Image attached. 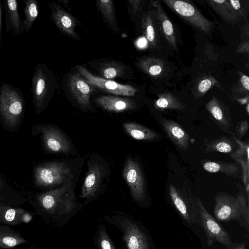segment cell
Here are the masks:
<instances>
[{
    "instance_id": "obj_1",
    "label": "cell",
    "mask_w": 249,
    "mask_h": 249,
    "mask_svg": "<svg viewBox=\"0 0 249 249\" xmlns=\"http://www.w3.org/2000/svg\"><path fill=\"white\" fill-rule=\"evenodd\" d=\"M82 160H63L45 163L34 170L36 184L41 187L55 186L76 181Z\"/></svg>"
},
{
    "instance_id": "obj_2",
    "label": "cell",
    "mask_w": 249,
    "mask_h": 249,
    "mask_svg": "<svg viewBox=\"0 0 249 249\" xmlns=\"http://www.w3.org/2000/svg\"><path fill=\"white\" fill-rule=\"evenodd\" d=\"M73 185V182L68 181L58 188L40 194L37 196L40 206L46 213L57 218L71 215L79 206Z\"/></svg>"
},
{
    "instance_id": "obj_3",
    "label": "cell",
    "mask_w": 249,
    "mask_h": 249,
    "mask_svg": "<svg viewBox=\"0 0 249 249\" xmlns=\"http://www.w3.org/2000/svg\"><path fill=\"white\" fill-rule=\"evenodd\" d=\"M213 214L218 221H237L249 229V204L242 194L236 197L223 193L217 194L215 196Z\"/></svg>"
},
{
    "instance_id": "obj_4",
    "label": "cell",
    "mask_w": 249,
    "mask_h": 249,
    "mask_svg": "<svg viewBox=\"0 0 249 249\" xmlns=\"http://www.w3.org/2000/svg\"><path fill=\"white\" fill-rule=\"evenodd\" d=\"M106 161L100 156L92 155L88 160V169L84 179L80 197L90 200L95 198L103 190L109 175Z\"/></svg>"
},
{
    "instance_id": "obj_5",
    "label": "cell",
    "mask_w": 249,
    "mask_h": 249,
    "mask_svg": "<svg viewBox=\"0 0 249 249\" xmlns=\"http://www.w3.org/2000/svg\"><path fill=\"white\" fill-rule=\"evenodd\" d=\"M198 209V221L207 237V245L211 246L215 242H219L228 249H244V243L233 242L229 233L218 221L207 211L198 198H196Z\"/></svg>"
},
{
    "instance_id": "obj_6",
    "label": "cell",
    "mask_w": 249,
    "mask_h": 249,
    "mask_svg": "<svg viewBox=\"0 0 249 249\" xmlns=\"http://www.w3.org/2000/svg\"><path fill=\"white\" fill-rule=\"evenodd\" d=\"M55 87V79L52 71L44 64H38L32 80V91L36 107H42Z\"/></svg>"
},
{
    "instance_id": "obj_7",
    "label": "cell",
    "mask_w": 249,
    "mask_h": 249,
    "mask_svg": "<svg viewBox=\"0 0 249 249\" xmlns=\"http://www.w3.org/2000/svg\"><path fill=\"white\" fill-rule=\"evenodd\" d=\"M23 110L22 100L16 90L3 83L0 88V112L7 124L14 126Z\"/></svg>"
},
{
    "instance_id": "obj_8",
    "label": "cell",
    "mask_w": 249,
    "mask_h": 249,
    "mask_svg": "<svg viewBox=\"0 0 249 249\" xmlns=\"http://www.w3.org/2000/svg\"><path fill=\"white\" fill-rule=\"evenodd\" d=\"M122 176L133 200L137 203L143 201L146 196L144 178L139 163L131 156L126 158Z\"/></svg>"
},
{
    "instance_id": "obj_9",
    "label": "cell",
    "mask_w": 249,
    "mask_h": 249,
    "mask_svg": "<svg viewBox=\"0 0 249 249\" xmlns=\"http://www.w3.org/2000/svg\"><path fill=\"white\" fill-rule=\"evenodd\" d=\"M76 68L78 72L89 85L105 92L118 96L132 97L138 91L131 85L120 84L94 75L81 65L77 66Z\"/></svg>"
},
{
    "instance_id": "obj_10",
    "label": "cell",
    "mask_w": 249,
    "mask_h": 249,
    "mask_svg": "<svg viewBox=\"0 0 249 249\" xmlns=\"http://www.w3.org/2000/svg\"><path fill=\"white\" fill-rule=\"evenodd\" d=\"M116 225L122 231L127 249H150L148 238L140 227L131 218L119 215Z\"/></svg>"
},
{
    "instance_id": "obj_11",
    "label": "cell",
    "mask_w": 249,
    "mask_h": 249,
    "mask_svg": "<svg viewBox=\"0 0 249 249\" xmlns=\"http://www.w3.org/2000/svg\"><path fill=\"white\" fill-rule=\"evenodd\" d=\"M163 1L184 20L202 32L208 34L211 31L212 22L190 3L176 0H165Z\"/></svg>"
},
{
    "instance_id": "obj_12",
    "label": "cell",
    "mask_w": 249,
    "mask_h": 249,
    "mask_svg": "<svg viewBox=\"0 0 249 249\" xmlns=\"http://www.w3.org/2000/svg\"><path fill=\"white\" fill-rule=\"evenodd\" d=\"M68 87L71 95L79 106L84 109L90 108V98L92 87L78 72L70 75Z\"/></svg>"
},
{
    "instance_id": "obj_13",
    "label": "cell",
    "mask_w": 249,
    "mask_h": 249,
    "mask_svg": "<svg viewBox=\"0 0 249 249\" xmlns=\"http://www.w3.org/2000/svg\"><path fill=\"white\" fill-rule=\"evenodd\" d=\"M40 130L45 147L49 151L68 154L71 150V142L59 129L52 126H42Z\"/></svg>"
},
{
    "instance_id": "obj_14",
    "label": "cell",
    "mask_w": 249,
    "mask_h": 249,
    "mask_svg": "<svg viewBox=\"0 0 249 249\" xmlns=\"http://www.w3.org/2000/svg\"><path fill=\"white\" fill-rule=\"evenodd\" d=\"M49 5L52 10V18L59 30L71 38L80 39L75 31L76 22L74 17L55 2Z\"/></svg>"
},
{
    "instance_id": "obj_15",
    "label": "cell",
    "mask_w": 249,
    "mask_h": 249,
    "mask_svg": "<svg viewBox=\"0 0 249 249\" xmlns=\"http://www.w3.org/2000/svg\"><path fill=\"white\" fill-rule=\"evenodd\" d=\"M169 194L174 206L183 220L189 224H198L197 204H189L173 185L169 187Z\"/></svg>"
},
{
    "instance_id": "obj_16",
    "label": "cell",
    "mask_w": 249,
    "mask_h": 249,
    "mask_svg": "<svg viewBox=\"0 0 249 249\" xmlns=\"http://www.w3.org/2000/svg\"><path fill=\"white\" fill-rule=\"evenodd\" d=\"M96 104L105 110L115 112H122L134 109L135 101L129 97L118 96L102 95L95 99Z\"/></svg>"
},
{
    "instance_id": "obj_17",
    "label": "cell",
    "mask_w": 249,
    "mask_h": 249,
    "mask_svg": "<svg viewBox=\"0 0 249 249\" xmlns=\"http://www.w3.org/2000/svg\"><path fill=\"white\" fill-rule=\"evenodd\" d=\"M142 27L149 46L154 49L157 46L161 30L154 10L148 11L142 15Z\"/></svg>"
},
{
    "instance_id": "obj_18",
    "label": "cell",
    "mask_w": 249,
    "mask_h": 249,
    "mask_svg": "<svg viewBox=\"0 0 249 249\" xmlns=\"http://www.w3.org/2000/svg\"><path fill=\"white\" fill-rule=\"evenodd\" d=\"M160 122L169 138L179 148L185 150L188 148L189 136L180 125L165 118Z\"/></svg>"
},
{
    "instance_id": "obj_19",
    "label": "cell",
    "mask_w": 249,
    "mask_h": 249,
    "mask_svg": "<svg viewBox=\"0 0 249 249\" xmlns=\"http://www.w3.org/2000/svg\"><path fill=\"white\" fill-rule=\"evenodd\" d=\"M96 67L99 77L105 79L124 78L128 74V66L118 61L107 60L98 62Z\"/></svg>"
},
{
    "instance_id": "obj_20",
    "label": "cell",
    "mask_w": 249,
    "mask_h": 249,
    "mask_svg": "<svg viewBox=\"0 0 249 249\" xmlns=\"http://www.w3.org/2000/svg\"><path fill=\"white\" fill-rule=\"evenodd\" d=\"M235 142L238 145V148L231 154V157L239 163L242 169L243 180L246 185L247 197L249 199V142H243L238 139L233 134Z\"/></svg>"
},
{
    "instance_id": "obj_21",
    "label": "cell",
    "mask_w": 249,
    "mask_h": 249,
    "mask_svg": "<svg viewBox=\"0 0 249 249\" xmlns=\"http://www.w3.org/2000/svg\"><path fill=\"white\" fill-rule=\"evenodd\" d=\"M155 9L160 29L170 45L177 49V41L175 33L171 21L165 13L159 2L157 0L150 1Z\"/></svg>"
},
{
    "instance_id": "obj_22",
    "label": "cell",
    "mask_w": 249,
    "mask_h": 249,
    "mask_svg": "<svg viewBox=\"0 0 249 249\" xmlns=\"http://www.w3.org/2000/svg\"><path fill=\"white\" fill-rule=\"evenodd\" d=\"M4 2L6 11V31L12 29L16 35L20 34L24 28L19 17L17 1L7 0Z\"/></svg>"
},
{
    "instance_id": "obj_23",
    "label": "cell",
    "mask_w": 249,
    "mask_h": 249,
    "mask_svg": "<svg viewBox=\"0 0 249 249\" xmlns=\"http://www.w3.org/2000/svg\"><path fill=\"white\" fill-rule=\"evenodd\" d=\"M32 219L31 214L22 209L0 208V221L2 222L16 225L21 222L28 223Z\"/></svg>"
},
{
    "instance_id": "obj_24",
    "label": "cell",
    "mask_w": 249,
    "mask_h": 249,
    "mask_svg": "<svg viewBox=\"0 0 249 249\" xmlns=\"http://www.w3.org/2000/svg\"><path fill=\"white\" fill-rule=\"evenodd\" d=\"M123 127L125 131L136 140L152 141L159 138V135L156 132L135 123H124L123 124Z\"/></svg>"
},
{
    "instance_id": "obj_25",
    "label": "cell",
    "mask_w": 249,
    "mask_h": 249,
    "mask_svg": "<svg viewBox=\"0 0 249 249\" xmlns=\"http://www.w3.org/2000/svg\"><path fill=\"white\" fill-rule=\"evenodd\" d=\"M27 243L28 241L13 229L6 226H0V248L12 249Z\"/></svg>"
},
{
    "instance_id": "obj_26",
    "label": "cell",
    "mask_w": 249,
    "mask_h": 249,
    "mask_svg": "<svg viewBox=\"0 0 249 249\" xmlns=\"http://www.w3.org/2000/svg\"><path fill=\"white\" fill-rule=\"evenodd\" d=\"M96 4L104 21L114 33L118 32L119 29L117 24L113 1L96 0Z\"/></svg>"
},
{
    "instance_id": "obj_27",
    "label": "cell",
    "mask_w": 249,
    "mask_h": 249,
    "mask_svg": "<svg viewBox=\"0 0 249 249\" xmlns=\"http://www.w3.org/2000/svg\"><path fill=\"white\" fill-rule=\"evenodd\" d=\"M203 167L207 172L223 173L230 177L235 176L239 172L238 165L233 163L209 161L203 164Z\"/></svg>"
},
{
    "instance_id": "obj_28",
    "label": "cell",
    "mask_w": 249,
    "mask_h": 249,
    "mask_svg": "<svg viewBox=\"0 0 249 249\" xmlns=\"http://www.w3.org/2000/svg\"><path fill=\"white\" fill-rule=\"evenodd\" d=\"M235 146L232 142L227 137H222L210 142L207 144L205 152H219L224 153L232 152Z\"/></svg>"
},
{
    "instance_id": "obj_29",
    "label": "cell",
    "mask_w": 249,
    "mask_h": 249,
    "mask_svg": "<svg viewBox=\"0 0 249 249\" xmlns=\"http://www.w3.org/2000/svg\"><path fill=\"white\" fill-rule=\"evenodd\" d=\"M25 19L23 21V28L28 31L32 27L33 22L36 19L38 14V5L36 0L24 1Z\"/></svg>"
},
{
    "instance_id": "obj_30",
    "label": "cell",
    "mask_w": 249,
    "mask_h": 249,
    "mask_svg": "<svg viewBox=\"0 0 249 249\" xmlns=\"http://www.w3.org/2000/svg\"><path fill=\"white\" fill-rule=\"evenodd\" d=\"M206 108L213 117L218 122L224 126L229 127V121L216 100L213 99L211 100L206 105Z\"/></svg>"
},
{
    "instance_id": "obj_31",
    "label": "cell",
    "mask_w": 249,
    "mask_h": 249,
    "mask_svg": "<svg viewBox=\"0 0 249 249\" xmlns=\"http://www.w3.org/2000/svg\"><path fill=\"white\" fill-rule=\"evenodd\" d=\"M139 67L147 73L152 76H157L161 73L162 68L153 58H146L139 63Z\"/></svg>"
},
{
    "instance_id": "obj_32",
    "label": "cell",
    "mask_w": 249,
    "mask_h": 249,
    "mask_svg": "<svg viewBox=\"0 0 249 249\" xmlns=\"http://www.w3.org/2000/svg\"><path fill=\"white\" fill-rule=\"evenodd\" d=\"M155 107L159 109H180L181 104L175 98L170 96L160 97L155 102Z\"/></svg>"
},
{
    "instance_id": "obj_33",
    "label": "cell",
    "mask_w": 249,
    "mask_h": 249,
    "mask_svg": "<svg viewBox=\"0 0 249 249\" xmlns=\"http://www.w3.org/2000/svg\"><path fill=\"white\" fill-rule=\"evenodd\" d=\"M97 243L100 249H115L103 226L98 231Z\"/></svg>"
},
{
    "instance_id": "obj_34",
    "label": "cell",
    "mask_w": 249,
    "mask_h": 249,
    "mask_svg": "<svg viewBox=\"0 0 249 249\" xmlns=\"http://www.w3.org/2000/svg\"><path fill=\"white\" fill-rule=\"evenodd\" d=\"M249 124L247 121H241L237 126V132L238 136L242 138L249 129Z\"/></svg>"
},
{
    "instance_id": "obj_35",
    "label": "cell",
    "mask_w": 249,
    "mask_h": 249,
    "mask_svg": "<svg viewBox=\"0 0 249 249\" xmlns=\"http://www.w3.org/2000/svg\"><path fill=\"white\" fill-rule=\"evenodd\" d=\"M212 85V81L209 79H205L200 82L198 89L201 93L206 92Z\"/></svg>"
},
{
    "instance_id": "obj_36",
    "label": "cell",
    "mask_w": 249,
    "mask_h": 249,
    "mask_svg": "<svg viewBox=\"0 0 249 249\" xmlns=\"http://www.w3.org/2000/svg\"><path fill=\"white\" fill-rule=\"evenodd\" d=\"M128 2L132 7L133 13L135 14L140 9V2L141 1L140 0H130L128 1Z\"/></svg>"
},
{
    "instance_id": "obj_37",
    "label": "cell",
    "mask_w": 249,
    "mask_h": 249,
    "mask_svg": "<svg viewBox=\"0 0 249 249\" xmlns=\"http://www.w3.org/2000/svg\"><path fill=\"white\" fill-rule=\"evenodd\" d=\"M241 82L244 87L247 89L249 90V78L247 75H243L241 78Z\"/></svg>"
},
{
    "instance_id": "obj_38",
    "label": "cell",
    "mask_w": 249,
    "mask_h": 249,
    "mask_svg": "<svg viewBox=\"0 0 249 249\" xmlns=\"http://www.w3.org/2000/svg\"><path fill=\"white\" fill-rule=\"evenodd\" d=\"M229 2L234 9L238 10L241 8V4L239 0H230Z\"/></svg>"
},
{
    "instance_id": "obj_39",
    "label": "cell",
    "mask_w": 249,
    "mask_h": 249,
    "mask_svg": "<svg viewBox=\"0 0 249 249\" xmlns=\"http://www.w3.org/2000/svg\"><path fill=\"white\" fill-rule=\"evenodd\" d=\"M147 44L146 40L145 38H141L138 42V45L140 47H144Z\"/></svg>"
},
{
    "instance_id": "obj_40",
    "label": "cell",
    "mask_w": 249,
    "mask_h": 249,
    "mask_svg": "<svg viewBox=\"0 0 249 249\" xmlns=\"http://www.w3.org/2000/svg\"><path fill=\"white\" fill-rule=\"evenodd\" d=\"M1 4L0 3V31H1V16H2V14H1Z\"/></svg>"
},
{
    "instance_id": "obj_41",
    "label": "cell",
    "mask_w": 249,
    "mask_h": 249,
    "mask_svg": "<svg viewBox=\"0 0 249 249\" xmlns=\"http://www.w3.org/2000/svg\"><path fill=\"white\" fill-rule=\"evenodd\" d=\"M247 111L249 113V104H248L247 106Z\"/></svg>"
},
{
    "instance_id": "obj_42",
    "label": "cell",
    "mask_w": 249,
    "mask_h": 249,
    "mask_svg": "<svg viewBox=\"0 0 249 249\" xmlns=\"http://www.w3.org/2000/svg\"><path fill=\"white\" fill-rule=\"evenodd\" d=\"M2 186V182L1 180H0V187Z\"/></svg>"
},
{
    "instance_id": "obj_43",
    "label": "cell",
    "mask_w": 249,
    "mask_h": 249,
    "mask_svg": "<svg viewBox=\"0 0 249 249\" xmlns=\"http://www.w3.org/2000/svg\"></svg>"
},
{
    "instance_id": "obj_44",
    "label": "cell",
    "mask_w": 249,
    "mask_h": 249,
    "mask_svg": "<svg viewBox=\"0 0 249 249\" xmlns=\"http://www.w3.org/2000/svg\"></svg>"
}]
</instances>
